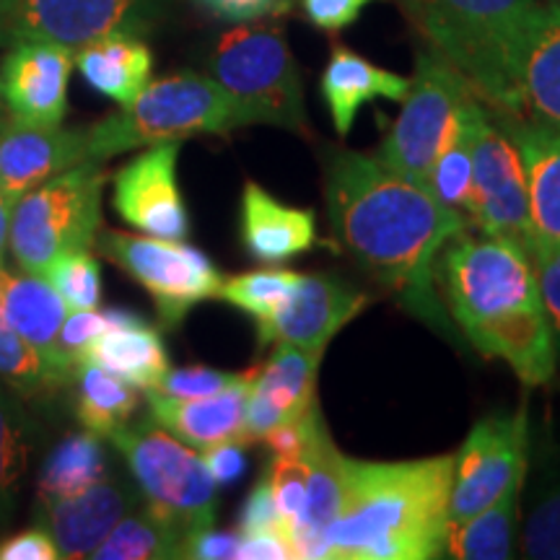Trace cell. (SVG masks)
<instances>
[{
	"mask_svg": "<svg viewBox=\"0 0 560 560\" xmlns=\"http://www.w3.org/2000/svg\"><path fill=\"white\" fill-rule=\"evenodd\" d=\"M472 100L478 94L450 62L433 50L420 52L400 117L376 159L389 172L425 187L433 164L457 132Z\"/></svg>",
	"mask_w": 560,
	"mask_h": 560,
	"instance_id": "obj_9",
	"label": "cell"
},
{
	"mask_svg": "<svg viewBox=\"0 0 560 560\" xmlns=\"http://www.w3.org/2000/svg\"><path fill=\"white\" fill-rule=\"evenodd\" d=\"M527 478V475H524ZM524 478L514 480L486 511L446 529L444 558L506 560L514 558Z\"/></svg>",
	"mask_w": 560,
	"mask_h": 560,
	"instance_id": "obj_28",
	"label": "cell"
},
{
	"mask_svg": "<svg viewBox=\"0 0 560 560\" xmlns=\"http://www.w3.org/2000/svg\"><path fill=\"white\" fill-rule=\"evenodd\" d=\"M79 359L96 363L140 389H156L166 371L172 369L164 340L149 327V322L100 335L75 355V361Z\"/></svg>",
	"mask_w": 560,
	"mask_h": 560,
	"instance_id": "obj_27",
	"label": "cell"
},
{
	"mask_svg": "<svg viewBox=\"0 0 560 560\" xmlns=\"http://www.w3.org/2000/svg\"><path fill=\"white\" fill-rule=\"evenodd\" d=\"M75 416L81 425L96 436H112L128 423L138 408V392L120 376L109 374L96 363L75 361Z\"/></svg>",
	"mask_w": 560,
	"mask_h": 560,
	"instance_id": "obj_32",
	"label": "cell"
},
{
	"mask_svg": "<svg viewBox=\"0 0 560 560\" xmlns=\"http://www.w3.org/2000/svg\"><path fill=\"white\" fill-rule=\"evenodd\" d=\"M257 532H280L283 535V524H280L268 475H262V480L252 490L249 499L244 501L240 516V535H257Z\"/></svg>",
	"mask_w": 560,
	"mask_h": 560,
	"instance_id": "obj_42",
	"label": "cell"
},
{
	"mask_svg": "<svg viewBox=\"0 0 560 560\" xmlns=\"http://www.w3.org/2000/svg\"><path fill=\"white\" fill-rule=\"evenodd\" d=\"M369 3L374 0H301V9L317 30L335 34L359 21Z\"/></svg>",
	"mask_w": 560,
	"mask_h": 560,
	"instance_id": "obj_43",
	"label": "cell"
},
{
	"mask_svg": "<svg viewBox=\"0 0 560 560\" xmlns=\"http://www.w3.org/2000/svg\"><path fill=\"white\" fill-rule=\"evenodd\" d=\"M73 50L52 42H16L0 66V102L11 120L58 128L68 112Z\"/></svg>",
	"mask_w": 560,
	"mask_h": 560,
	"instance_id": "obj_15",
	"label": "cell"
},
{
	"mask_svg": "<svg viewBox=\"0 0 560 560\" xmlns=\"http://www.w3.org/2000/svg\"><path fill=\"white\" fill-rule=\"evenodd\" d=\"M516 117L560 128V5L545 3L516 66Z\"/></svg>",
	"mask_w": 560,
	"mask_h": 560,
	"instance_id": "obj_23",
	"label": "cell"
},
{
	"mask_svg": "<svg viewBox=\"0 0 560 560\" xmlns=\"http://www.w3.org/2000/svg\"><path fill=\"white\" fill-rule=\"evenodd\" d=\"M60 552L55 548L52 537L34 524L32 529L16 532V535L0 540V560H58Z\"/></svg>",
	"mask_w": 560,
	"mask_h": 560,
	"instance_id": "obj_46",
	"label": "cell"
},
{
	"mask_svg": "<svg viewBox=\"0 0 560 560\" xmlns=\"http://www.w3.org/2000/svg\"><path fill=\"white\" fill-rule=\"evenodd\" d=\"M366 306V296L335 276H301L296 289L268 322L257 325L260 346L325 350Z\"/></svg>",
	"mask_w": 560,
	"mask_h": 560,
	"instance_id": "obj_16",
	"label": "cell"
},
{
	"mask_svg": "<svg viewBox=\"0 0 560 560\" xmlns=\"http://www.w3.org/2000/svg\"><path fill=\"white\" fill-rule=\"evenodd\" d=\"M454 454L363 462L342 454L340 511L325 532L327 558H444Z\"/></svg>",
	"mask_w": 560,
	"mask_h": 560,
	"instance_id": "obj_3",
	"label": "cell"
},
{
	"mask_svg": "<svg viewBox=\"0 0 560 560\" xmlns=\"http://www.w3.org/2000/svg\"><path fill=\"white\" fill-rule=\"evenodd\" d=\"M210 79L226 91L236 125H276L306 132L304 86L278 26H236L215 42Z\"/></svg>",
	"mask_w": 560,
	"mask_h": 560,
	"instance_id": "obj_6",
	"label": "cell"
},
{
	"mask_svg": "<svg viewBox=\"0 0 560 560\" xmlns=\"http://www.w3.org/2000/svg\"><path fill=\"white\" fill-rule=\"evenodd\" d=\"M240 540H242L240 532H223V529H213V527L187 532L185 542H182L179 558H192V560L236 558Z\"/></svg>",
	"mask_w": 560,
	"mask_h": 560,
	"instance_id": "obj_44",
	"label": "cell"
},
{
	"mask_svg": "<svg viewBox=\"0 0 560 560\" xmlns=\"http://www.w3.org/2000/svg\"><path fill=\"white\" fill-rule=\"evenodd\" d=\"M293 550L280 532H257V535H242L236 560H289Z\"/></svg>",
	"mask_w": 560,
	"mask_h": 560,
	"instance_id": "obj_48",
	"label": "cell"
},
{
	"mask_svg": "<svg viewBox=\"0 0 560 560\" xmlns=\"http://www.w3.org/2000/svg\"><path fill=\"white\" fill-rule=\"evenodd\" d=\"M73 68L91 89L125 107L151 83L153 55L138 34H109L75 50Z\"/></svg>",
	"mask_w": 560,
	"mask_h": 560,
	"instance_id": "obj_26",
	"label": "cell"
},
{
	"mask_svg": "<svg viewBox=\"0 0 560 560\" xmlns=\"http://www.w3.org/2000/svg\"><path fill=\"white\" fill-rule=\"evenodd\" d=\"M66 314V301L52 289L50 280L30 276V272L24 278L11 276L3 293V304H0V317L21 338L30 340L39 350H47V353H58V332Z\"/></svg>",
	"mask_w": 560,
	"mask_h": 560,
	"instance_id": "obj_29",
	"label": "cell"
},
{
	"mask_svg": "<svg viewBox=\"0 0 560 560\" xmlns=\"http://www.w3.org/2000/svg\"><path fill=\"white\" fill-rule=\"evenodd\" d=\"M270 480L272 499L283 524V537L291 535L304 516L306 506V478H310V467L304 457H276L270 470L265 472Z\"/></svg>",
	"mask_w": 560,
	"mask_h": 560,
	"instance_id": "obj_39",
	"label": "cell"
},
{
	"mask_svg": "<svg viewBox=\"0 0 560 560\" xmlns=\"http://www.w3.org/2000/svg\"><path fill=\"white\" fill-rule=\"evenodd\" d=\"M185 529L149 506L130 511L94 550L96 560H166L182 556Z\"/></svg>",
	"mask_w": 560,
	"mask_h": 560,
	"instance_id": "obj_34",
	"label": "cell"
},
{
	"mask_svg": "<svg viewBox=\"0 0 560 560\" xmlns=\"http://www.w3.org/2000/svg\"><path fill=\"white\" fill-rule=\"evenodd\" d=\"M527 433L524 405L514 412H495L472 425L459 454H454L446 529L486 511L511 482L527 475Z\"/></svg>",
	"mask_w": 560,
	"mask_h": 560,
	"instance_id": "obj_12",
	"label": "cell"
},
{
	"mask_svg": "<svg viewBox=\"0 0 560 560\" xmlns=\"http://www.w3.org/2000/svg\"><path fill=\"white\" fill-rule=\"evenodd\" d=\"M301 272L293 270H252L242 272V276L223 278L221 289L215 296L226 301V304L236 306V310L247 312L249 317L260 322H268L276 314L283 301L291 296L296 289Z\"/></svg>",
	"mask_w": 560,
	"mask_h": 560,
	"instance_id": "obj_37",
	"label": "cell"
},
{
	"mask_svg": "<svg viewBox=\"0 0 560 560\" xmlns=\"http://www.w3.org/2000/svg\"><path fill=\"white\" fill-rule=\"evenodd\" d=\"M439 280L446 310L482 355L506 361L529 387L552 380L558 348L527 252L465 231L441 252Z\"/></svg>",
	"mask_w": 560,
	"mask_h": 560,
	"instance_id": "obj_2",
	"label": "cell"
},
{
	"mask_svg": "<svg viewBox=\"0 0 560 560\" xmlns=\"http://www.w3.org/2000/svg\"><path fill=\"white\" fill-rule=\"evenodd\" d=\"M94 244L151 293L164 327H177L192 306L213 299L223 283L210 257L185 242L104 229Z\"/></svg>",
	"mask_w": 560,
	"mask_h": 560,
	"instance_id": "obj_11",
	"label": "cell"
},
{
	"mask_svg": "<svg viewBox=\"0 0 560 560\" xmlns=\"http://www.w3.org/2000/svg\"><path fill=\"white\" fill-rule=\"evenodd\" d=\"M177 156L179 140H164L115 174V210L145 236L172 242L190 236V215L177 185Z\"/></svg>",
	"mask_w": 560,
	"mask_h": 560,
	"instance_id": "obj_14",
	"label": "cell"
},
{
	"mask_svg": "<svg viewBox=\"0 0 560 560\" xmlns=\"http://www.w3.org/2000/svg\"><path fill=\"white\" fill-rule=\"evenodd\" d=\"M482 109V100H472L467 107L465 117H462L457 132H454L446 149L441 151V156L433 164L425 182V190L436 198L441 206L459 210L465 213L467 195H470V182H472V140H475V122Z\"/></svg>",
	"mask_w": 560,
	"mask_h": 560,
	"instance_id": "obj_36",
	"label": "cell"
},
{
	"mask_svg": "<svg viewBox=\"0 0 560 560\" xmlns=\"http://www.w3.org/2000/svg\"><path fill=\"white\" fill-rule=\"evenodd\" d=\"M75 359L62 353H47L24 340L0 317V382L19 395L37 397L62 389L73 382Z\"/></svg>",
	"mask_w": 560,
	"mask_h": 560,
	"instance_id": "obj_30",
	"label": "cell"
},
{
	"mask_svg": "<svg viewBox=\"0 0 560 560\" xmlns=\"http://www.w3.org/2000/svg\"><path fill=\"white\" fill-rule=\"evenodd\" d=\"M325 350L276 346L272 359L252 369V382L244 405L247 441H262L280 423L306 416L314 405L317 371Z\"/></svg>",
	"mask_w": 560,
	"mask_h": 560,
	"instance_id": "obj_18",
	"label": "cell"
},
{
	"mask_svg": "<svg viewBox=\"0 0 560 560\" xmlns=\"http://www.w3.org/2000/svg\"><path fill=\"white\" fill-rule=\"evenodd\" d=\"M532 265H535L537 285H540L545 312H548L552 338H556V348L560 353V247L537 252L532 257Z\"/></svg>",
	"mask_w": 560,
	"mask_h": 560,
	"instance_id": "obj_41",
	"label": "cell"
},
{
	"mask_svg": "<svg viewBox=\"0 0 560 560\" xmlns=\"http://www.w3.org/2000/svg\"><path fill=\"white\" fill-rule=\"evenodd\" d=\"M138 503V490L125 480H100L73 495L34 501V524L52 537L60 558H91Z\"/></svg>",
	"mask_w": 560,
	"mask_h": 560,
	"instance_id": "obj_17",
	"label": "cell"
},
{
	"mask_svg": "<svg viewBox=\"0 0 560 560\" xmlns=\"http://www.w3.org/2000/svg\"><path fill=\"white\" fill-rule=\"evenodd\" d=\"M465 219L478 226L480 234L522 247L532 260L527 177H524L520 149L506 117L490 109L486 102L475 122L472 182Z\"/></svg>",
	"mask_w": 560,
	"mask_h": 560,
	"instance_id": "obj_10",
	"label": "cell"
},
{
	"mask_svg": "<svg viewBox=\"0 0 560 560\" xmlns=\"http://www.w3.org/2000/svg\"><path fill=\"white\" fill-rule=\"evenodd\" d=\"M506 117L527 177L532 257L560 247V128Z\"/></svg>",
	"mask_w": 560,
	"mask_h": 560,
	"instance_id": "obj_20",
	"label": "cell"
},
{
	"mask_svg": "<svg viewBox=\"0 0 560 560\" xmlns=\"http://www.w3.org/2000/svg\"><path fill=\"white\" fill-rule=\"evenodd\" d=\"M83 161H89L86 130L37 128L16 120L0 125V195L11 208L42 182Z\"/></svg>",
	"mask_w": 560,
	"mask_h": 560,
	"instance_id": "obj_19",
	"label": "cell"
},
{
	"mask_svg": "<svg viewBox=\"0 0 560 560\" xmlns=\"http://www.w3.org/2000/svg\"><path fill=\"white\" fill-rule=\"evenodd\" d=\"M107 475V454H104L102 436L83 429L81 433H68L55 450L47 454L37 480L39 499H58L86 490Z\"/></svg>",
	"mask_w": 560,
	"mask_h": 560,
	"instance_id": "obj_33",
	"label": "cell"
},
{
	"mask_svg": "<svg viewBox=\"0 0 560 560\" xmlns=\"http://www.w3.org/2000/svg\"><path fill=\"white\" fill-rule=\"evenodd\" d=\"M247 380V374H229V371L215 369H170L164 380L159 382V392L170 397H182V400H195V397H210L226 392L236 384Z\"/></svg>",
	"mask_w": 560,
	"mask_h": 560,
	"instance_id": "obj_40",
	"label": "cell"
},
{
	"mask_svg": "<svg viewBox=\"0 0 560 560\" xmlns=\"http://www.w3.org/2000/svg\"><path fill=\"white\" fill-rule=\"evenodd\" d=\"M229 94L210 75L177 73L151 81L120 112L86 128V159L107 161L140 145L236 130Z\"/></svg>",
	"mask_w": 560,
	"mask_h": 560,
	"instance_id": "obj_5",
	"label": "cell"
},
{
	"mask_svg": "<svg viewBox=\"0 0 560 560\" xmlns=\"http://www.w3.org/2000/svg\"><path fill=\"white\" fill-rule=\"evenodd\" d=\"M104 182L100 161H83L13 202L9 249L21 270L42 276L55 257L94 247Z\"/></svg>",
	"mask_w": 560,
	"mask_h": 560,
	"instance_id": "obj_7",
	"label": "cell"
},
{
	"mask_svg": "<svg viewBox=\"0 0 560 560\" xmlns=\"http://www.w3.org/2000/svg\"><path fill=\"white\" fill-rule=\"evenodd\" d=\"M441 55L470 83L478 100L516 117V66L545 0H402Z\"/></svg>",
	"mask_w": 560,
	"mask_h": 560,
	"instance_id": "obj_4",
	"label": "cell"
},
{
	"mask_svg": "<svg viewBox=\"0 0 560 560\" xmlns=\"http://www.w3.org/2000/svg\"><path fill=\"white\" fill-rule=\"evenodd\" d=\"M32 420L16 397L0 382V524L13 516L19 486L30 470Z\"/></svg>",
	"mask_w": 560,
	"mask_h": 560,
	"instance_id": "obj_35",
	"label": "cell"
},
{
	"mask_svg": "<svg viewBox=\"0 0 560 560\" xmlns=\"http://www.w3.org/2000/svg\"><path fill=\"white\" fill-rule=\"evenodd\" d=\"M240 234L244 249L262 265H283L317 242V221L310 208H291L247 182L242 192Z\"/></svg>",
	"mask_w": 560,
	"mask_h": 560,
	"instance_id": "obj_22",
	"label": "cell"
},
{
	"mask_svg": "<svg viewBox=\"0 0 560 560\" xmlns=\"http://www.w3.org/2000/svg\"><path fill=\"white\" fill-rule=\"evenodd\" d=\"M200 3L206 5L208 11H213L219 19L247 24V21L283 13L293 0H200Z\"/></svg>",
	"mask_w": 560,
	"mask_h": 560,
	"instance_id": "obj_47",
	"label": "cell"
},
{
	"mask_svg": "<svg viewBox=\"0 0 560 560\" xmlns=\"http://www.w3.org/2000/svg\"><path fill=\"white\" fill-rule=\"evenodd\" d=\"M151 0H0V45L52 42L81 50L109 34H140Z\"/></svg>",
	"mask_w": 560,
	"mask_h": 560,
	"instance_id": "obj_13",
	"label": "cell"
},
{
	"mask_svg": "<svg viewBox=\"0 0 560 560\" xmlns=\"http://www.w3.org/2000/svg\"><path fill=\"white\" fill-rule=\"evenodd\" d=\"M109 439L128 462L145 506L185 532L213 527L219 514V486L210 478L198 450L161 429L156 420L125 423Z\"/></svg>",
	"mask_w": 560,
	"mask_h": 560,
	"instance_id": "obj_8",
	"label": "cell"
},
{
	"mask_svg": "<svg viewBox=\"0 0 560 560\" xmlns=\"http://www.w3.org/2000/svg\"><path fill=\"white\" fill-rule=\"evenodd\" d=\"M319 89L322 100L330 109L335 130H338L340 138H346L363 104L371 100L402 102L408 96L410 79L374 66L371 60L361 58L359 52L338 45L330 60H327Z\"/></svg>",
	"mask_w": 560,
	"mask_h": 560,
	"instance_id": "obj_24",
	"label": "cell"
},
{
	"mask_svg": "<svg viewBox=\"0 0 560 560\" xmlns=\"http://www.w3.org/2000/svg\"><path fill=\"white\" fill-rule=\"evenodd\" d=\"M327 213L338 242L418 319L446 330L439 257L467 219L425 187L389 172L380 159L332 151L325 170Z\"/></svg>",
	"mask_w": 560,
	"mask_h": 560,
	"instance_id": "obj_1",
	"label": "cell"
},
{
	"mask_svg": "<svg viewBox=\"0 0 560 560\" xmlns=\"http://www.w3.org/2000/svg\"><path fill=\"white\" fill-rule=\"evenodd\" d=\"M202 462H206L210 478L219 488L234 486L247 470V450L242 441H226V444L210 446L202 452Z\"/></svg>",
	"mask_w": 560,
	"mask_h": 560,
	"instance_id": "obj_45",
	"label": "cell"
},
{
	"mask_svg": "<svg viewBox=\"0 0 560 560\" xmlns=\"http://www.w3.org/2000/svg\"><path fill=\"white\" fill-rule=\"evenodd\" d=\"M9 280H11L9 272L0 268V304H3V293H5V285H9Z\"/></svg>",
	"mask_w": 560,
	"mask_h": 560,
	"instance_id": "obj_50",
	"label": "cell"
},
{
	"mask_svg": "<svg viewBox=\"0 0 560 560\" xmlns=\"http://www.w3.org/2000/svg\"><path fill=\"white\" fill-rule=\"evenodd\" d=\"M522 556L560 560V454L552 441L537 444L532 501L522 524Z\"/></svg>",
	"mask_w": 560,
	"mask_h": 560,
	"instance_id": "obj_31",
	"label": "cell"
},
{
	"mask_svg": "<svg viewBox=\"0 0 560 560\" xmlns=\"http://www.w3.org/2000/svg\"><path fill=\"white\" fill-rule=\"evenodd\" d=\"M310 478H306L304 516L285 537L293 558H327L325 532L340 511L342 501V454L332 444L325 420L314 431L310 450L304 454Z\"/></svg>",
	"mask_w": 560,
	"mask_h": 560,
	"instance_id": "obj_25",
	"label": "cell"
},
{
	"mask_svg": "<svg viewBox=\"0 0 560 560\" xmlns=\"http://www.w3.org/2000/svg\"><path fill=\"white\" fill-rule=\"evenodd\" d=\"M60 293L68 310H96L102 301V270L89 249H73L55 257L42 272Z\"/></svg>",
	"mask_w": 560,
	"mask_h": 560,
	"instance_id": "obj_38",
	"label": "cell"
},
{
	"mask_svg": "<svg viewBox=\"0 0 560 560\" xmlns=\"http://www.w3.org/2000/svg\"><path fill=\"white\" fill-rule=\"evenodd\" d=\"M545 3H550V5H560V0H545Z\"/></svg>",
	"mask_w": 560,
	"mask_h": 560,
	"instance_id": "obj_51",
	"label": "cell"
},
{
	"mask_svg": "<svg viewBox=\"0 0 560 560\" xmlns=\"http://www.w3.org/2000/svg\"><path fill=\"white\" fill-rule=\"evenodd\" d=\"M9 226H11V206L0 195V268H3L5 249H9Z\"/></svg>",
	"mask_w": 560,
	"mask_h": 560,
	"instance_id": "obj_49",
	"label": "cell"
},
{
	"mask_svg": "<svg viewBox=\"0 0 560 560\" xmlns=\"http://www.w3.org/2000/svg\"><path fill=\"white\" fill-rule=\"evenodd\" d=\"M249 382L252 371H247V380L236 387L210 397H195V400H182V397H170L159 389H145L149 392L151 418L161 429H166L172 436L185 441L187 446L198 452L226 444V441L249 444L247 433H244V405H247Z\"/></svg>",
	"mask_w": 560,
	"mask_h": 560,
	"instance_id": "obj_21",
	"label": "cell"
}]
</instances>
